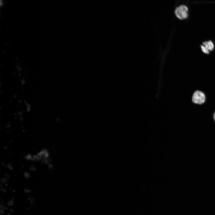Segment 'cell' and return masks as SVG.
<instances>
[{"label":"cell","instance_id":"obj_1","mask_svg":"<svg viewBox=\"0 0 215 215\" xmlns=\"http://www.w3.org/2000/svg\"><path fill=\"white\" fill-rule=\"evenodd\" d=\"M206 98L205 95L203 91L197 90L193 93L191 100L194 104L201 105L205 102Z\"/></svg>","mask_w":215,"mask_h":215},{"label":"cell","instance_id":"obj_3","mask_svg":"<svg viewBox=\"0 0 215 215\" xmlns=\"http://www.w3.org/2000/svg\"><path fill=\"white\" fill-rule=\"evenodd\" d=\"M203 45H204L209 51L213 50L214 47V44L211 41H205L203 42Z\"/></svg>","mask_w":215,"mask_h":215},{"label":"cell","instance_id":"obj_4","mask_svg":"<svg viewBox=\"0 0 215 215\" xmlns=\"http://www.w3.org/2000/svg\"><path fill=\"white\" fill-rule=\"evenodd\" d=\"M201 47L202 51L206 54L209 53V51L203 45L201 46Z\"/></svg>","mask_w":215,"mask_h":215},{"label":"cell","instance_id":"obj_2","mask_svg":"<svg viewBox=\"0 0 215 215\" xmlns=\"http://www.w3.org/2000/svg\"><path fill=\"white\" fill-rule=\"evenodd\" d=\"M188 9L185 5H181L177 7L175 10V14L176 17L180 20L186 19L188 17Z\"/></svg>","mask_w":215,"mask_h":215},{"label":"cell","instance_id":"obj_5","mask_svg":"<svg viewBox=\"0 0 215 215\" xmlns=\"http://www.w3.org/2000/svg\"><path fill=\"white\" fill-rule=\"evenodd\" d=\"M213 119L215 122V111L213 113Z\"/></svg>","mask_w":215,"mask_h":215}]
</instances>
